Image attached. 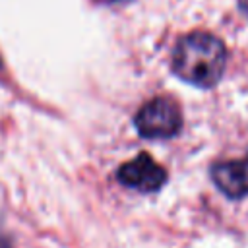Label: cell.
<instances>
[{
    "instance_id": "cell-1",
    "label": "cell",
    "mask_w": 248,
    "mask_h": 248,
    "mask_svg": "<svg viewBox=\"0 0 248 248\" xmlns=\"http://www.w3.org/2000/svg\"><path fill=\"white\" fill-rule=\"evenodd\" d=\"M227 64V50L221 39L205 31H194L178 39L172 50V72L198 87L215 85Z\"/></svg>"
},
{
    "instance_id": "cell-2",
    "label": "cell",
    "mask_w": 248,
    "mask_h": 248,
    "mask_svg": "<svg viewBox=\"0 0 248 248\" xmlns=\"http://www.w3.org/2000/svg\"><path fill=\"white\" fill-rule=\"evenodd\" d=\"M138 132L149 140H167L180 132L182 114L178 105L169 97L147 101L134 118Z\"/></svg>"
},
{
    "instance_id": "cell-3",
    "label": "cell",
    "mask_w": 248,
    "mask_h": 248,
    "mask_svg": "<svg viewBox=\"0 0 248 248\" xmlns=\"http://www.w3.org/2000/svg\"><path fill=\"white\" fill-rule=\"evenodd\" d=\"M116 178L120 184H124L130 190L153 194L165 186L167 170L155 159H151L147 153H140L138 157H134L118 167Z\"/></svg>"
},
{
    "instance_id": "cell-4",
    "label": "cell",
    "mask_w": 248,
    "mask_h": 248,
    "mask_svg": "<svg viewBox=\"0 0 248 248\" xmlns=\"http://www.w3.org/2000/svg\"><path fill=\"white\" fill-rule=\"evenodd\" d=\"M211 180L231 200L248 196V155L244 159L219 161L211 167Z\"/></svg>"
},
{
    "instance_id": "cell-5",
    "label": "cell",
    "mask_w": 248,
    "mask_h": 248,
    "mask_svg": "<svg viewBox=\"0 0 248 248\" xmlns=\"http://www.w3.org/2000/svg\"><path fill=\"white\" fill-rule=\"evenodd\" d=\"M0 248H14V238L10 232H6L2 225H0Z\"/></svg>"
}]
</instances>
